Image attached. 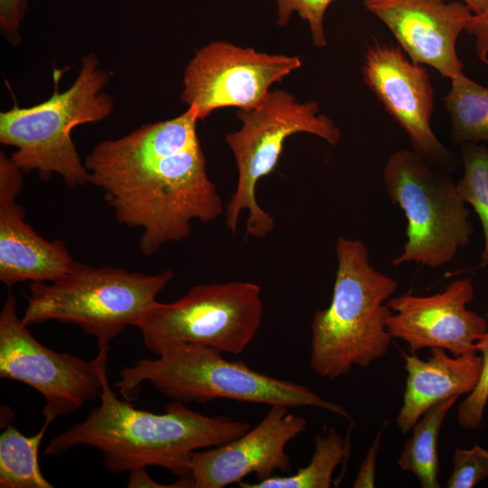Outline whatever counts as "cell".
I'll return each mask as SVG.
<instances>
[{"mask_svg":"<svg viewBox=\"0 0 488 488\" xmlns=\"http://www.w3.org/2000/svg\"><path fill=\"white\" fill-rule=\"evenodd\" d=\"M102 382L100 405L83 422L53 437L44 455L89 446L102 453L104 465L112 473L157 465L187 478L192 452L229 443L251 427L229 417L205 416L175 400L163 414L139 410L117 398L107 372Z\"/></svg>","mask_w":488,"mask_h":488,"instance_id":"obj_1","label":"cell"},{"mask_svg":"<svg viewBox=\"0 0 488 488\" xmlns=\"http://www.w3.org/2000/svg\"><path fill=\"white\" fill-rule=\"evenodd\" d=\"M337 270L330 305L316 310L311 322L310 367L329 380L353 366L369 367L384 356L392 337L387 301L398 281L378 270L360 239L343 236L335 243Z\"/></svg>","mask_w":488,"mask_h":488,"instance_id":"obj_2","label":"cell"},{"mask_svg":"<svg viewBox=\"0 0 488 488\" xmlns=\"http://www.w3.org/2000/svg\"><path fill=\"white\" fill-rule=\"evenodd\" d=\"M95 186L119 223L143 228L139 247L145 256L188 238L192 220L208 223L223 211L200 143Z\"/></svg>","mask_w":488,"mask_h":488,"instance_id":"obj_3","label":"cell"},{"mask_svg":"<svg viewBox=\"0 0 488 488\" xmlns=\"http://www.w3.org/2000/svg\"><path fill=\"white\" fill-rule=\"evenodd\" d=\"M114 383L127 401L137 399L140 385L151 383L158 391L183 403H206L218 399L241 402L313 407L345 418L348 412L307 387L277 379L230 361L222 352L200 344H183L164 351L156 359H140L124 367Z\"/></svg>","mask_w":488,"mask_h":488,"instance_id":"obj_4","label":"cell"},{"mask_svg":"<svg viewBox=\"0 0 488 488\" xmlns=\"http://www.w3.org/2000/svg\"><path fill=\"white\" fill-rule=\"evenodd\" d=\"M109 73L99 66L98 56L81 57L80 72L71 86L60 92L55 84L52 96L36 105H14L0 113V143L16 150L11 160L22 172L36 171L42 180L58 174L70 188L89 183L71 138L72 130L99 122L114 110L113 98L102 89Z\"/></svg>","mask_w":488,"mask_h":488,"instance_id":"obj_5","label":"cell"},{"mask_svg":"<svg viewBox=\"0 0 488 488\" xmlns=\"http://www.w3.org/2000/svg\"><path fill=\"white\" fill-rule=\"evenodd\" d=\"M174 272L155 275L74 261L61 278L32 282L22 320L27 326L55 320L79 325L97 338L99 351L127 326H137Z\"/></svg>","mask_w":488,"mask_h":488,"instance_id":"obj_6","label":"cell"},{"mask_svg":"<svg viewBox=\"0 0 488 488\" xmlns=\"http://www.w3.org/2000/svg\"><path fill=\"white\" fill-rule=\"evenodd\" d=\"M240 127L226 134L237 169L238 183L225 209V225L235 232L240 213L249 211L246 236L262 239L275 229L272 215L258 202L256 187L277 164L287 137L297 133L316 136L337 145L341 131L316 101L299 102L286 90L274 89L256 105L239 109Z\"/></svg>","mask_w":488,"mask_h":488,"instance_id":"obj_7","label":"cell"},{"mask_svg":"<svg viewBox=\"0 0 488 488\" xmlns=\"http://www.w3.org/2000/svg\"><path fill=\"white\" fill-rule=\"evenodd\" d=\"M389 201L407 220L401 252L391 264L441 267L469 245L470 211L449 172L434 167L412 149L392 153L383 169Z\"/></svg>","mask_w":488,"mask_h":488,"instance_id":"obj_8","label":"cell"},{"mask_svg":"<svg viewBox=\"0 0 488 488\" xmlns=\"http://www.w3.org/2000/svg\"><path fill=\"white\" fill-rule=\"evenodd\" d=\"M261 287L249 281L202 284L173 303L155 302L138 325L155 355L183 344H200L239 354L262 320Z\"/></svg>","mask_w":488,"mask_h":488,"instance_id":"obj_9","label":"cell"},{"mask_svg":"<svg viewBox=\"0 0 488 488\" xmlns=\"http://www.w3.org/2000/svg\"><path fill=\"white\" fill-rule=\"evenodd\" d=\"M11 288L0 313V377L29 385L45 399L42 414L53 422L93 401L102 390L108 352L92 361L57 352L38 342L19 318Z\"/></svg>","mask_w":488,"mask_h":488,"instance_id":"obj_10","label":"cell"},{"mask_svg":"<svg viewBox=\"0 0 488 488\" xmlns=\"http://www.w3.org/2000/svg\"><path fill=\"white\" fill-rule=\"evenodd\" d=\"M301 65L297 56L214 41L197 50L185 66L181 99L200 120L220 108H249Z\"/></svg>","mask_w":488,"mask_h":488,"instance_id":"obj_11","label":"cell"},{"mask_svg":"<svg viewBox=\"0 0 488 488\" xmlns=\"http://www.w3.org/2000/svg\"><path fill=\"white\" fill-rule=\"evenodd\" d=\"M361 73L366 86L408 135L412 150L434 167L455 171L461 157L431 127L434 89L427 68L408 60L399 45L374 41L364 54Z\"/></svg>","mask_w":488,"mask_h":488,"instance_id":"obj_12","label":"cell"},{"mask_svg":"<svg viewBox=\"0 0 488 488\" xmlns=\"http://www.w3.org/2000/svg\"><path fill=\"white\" fill-rule=\"evenodd\" d=\"M306 428L305 418L289 413L288 407L270 406L256 427L234 440L192 453V488H224L239 484L250 474L262 481L277 470L289 472L292 465L286 445Z\"/></svg>","mask_w":488,"mask_h":488,"instance_id":"obj_13","label":"cell"},{"mask_svg":"<svg viewBox=\"0 0 488 488\" xmlns=\"http://www.w3.org/2000/svg\"><path fill=\"white\" fill-rule=\"evenodd\" d=\"M470 278L451 282L442 292L430 296L402 294L387 305L392 314L388 330L392 338L406 342L412 353L440 347L459 356L477 352L475 343L488 330V321L466 305L474 299Z\"/></svg>","mask_w":488,"mask_h":488,"instance_id":"obj_14","label":"cell"},{"mask_svg":"<svg viewBox=\"0 0 488 488\" xmlns=\"http://www.w3.org/2000/svg\"><path fill=\"white\" fill-rule=\"evenodd\" d=\"M369 12L391 32L409 59L428 65L450 80L463 74L456 42L473 16L460 2L364 0Z\"/></svg>","mask_w":488,"mask_h":488,"instance_id":"obj_15","label":"cell"},{"mask_svg":"<svg viewBox=\"0 0 488 488\" xmlns=\"http://www.w3.org/2000/svg\"><path fill=\"white\" fill-rule=\"evenodd\" d=\"M196 110L188 107L178 117L145 124L123 137L97 144L86 156L89 183L120 176L197 145Z\"/></svg>","mask_w":488,"mask_h":488,"instance_id":"obj_16","label":"cell"},{"mask_svg":"<svg viewBox=\"0 0 488 488\" xmlns=\"http://www.w3.org/2000/svg\"><path fill=\"white\" fill-rule=\"evenodd\" d=\"M430 352L427 361L419 359L416 353L403 354L408 377L396 423L404 435L435 404L471 393L481 375L483 359L477 352L455 358L448 356L440 347L430 348Z\"/></svg>","mask_w":488,"mask_h":488,"instance_id":"obj_17","label":"cell"},{"mask_svg":"<svg viewBox=\"0 0 488 488\" xmlns=\"http://www.w3.org/2000/svg\"><path fill=\"white\" fill-rule=\"evenodd\" d=\"M15 202H0V280L10 289L20 282H53L74 260L64 243L48 241L24 221Z\"/></svg>","mask_w":488,"mask_h":488,"instance_id":"obj_18","label":"cell"},{"mask_svg":"<svg viewBox=\"0 0 488 488\" xmlns=\"http://www.w3.org/2000/svg\"><path fill=\"white\" fill-rule=\"evenodd\" d=\"M459 396L448 398L427 410L412 427L398 459L399 467L411 472L422 488H439L437 437L442 423Z\"/></svg>","mask_w":488,"mask_h":488,"instance_id":"obj_19","label":"cell"},{"mask_svg":"<svg viewBox=\"0 0 488 488\" xmlns=\"http://www.w3.org/2000/svg\"><path fill=\"white\" fill-rule=\"evenodd\" d=\"M444 100L454 145L488 143V87L463 73L451 80Z\"/></svg>","mask_w":488,"mask_h":488,"instance_id":"obj_20","label":"cell"},{"mask_svg":"<svg viewBox=\"0 0 488 488\" xmlns=\"http://www.w3.org/2000/svg\"><path fill=\"white\" fill-rule=\"evenodd\" d=\"M51 422L44 420L39 432L26 436L12 425L0 436L1 488H53L42 474L38 451Z\"/></svg>","mask_w":488,"mask_h":488,"instance_id":"obj_21","label":"cell"},{"mask_svg":"<svg viewBox=\"0 0 488 488\" xmlns=\"http://www.w3.org/2000/svg\"><path fill=\"white\" fill-rule=\"evenodd\" d=\"M348 452L342 436L329 427L327 433L317 435L310 463L286 476L273 475L254 483L240 482L241 488H330L333 474Z\"/></svg>","mask_w":488,"mask_h":488,"instance_id":"obj_22","label":"cell"},{"mask_svg":"<svg viewBox=\"0 0 488 488\" xmlns=\"http://www.w3.org/2000/svg\"><path fill=\"white\" fill-rule=\"evenodd\" d=\"M459 146L464 174L456 183L465 202L479 217L483 233L481 260L488 267V145L465 143Z\"/></svg>","mask_w":488,"mask_h":488,"instance_id":"obj_23","label":"cell"},{"mask_svg":"<svg viewBox=\"0 0 488 488\" xmlns=\"http://www.w3.org/2000/svg\"><path fill=\"white\" fill-rule=\"evenodd\" d=\"M475 350L482 354L481 375L475 388L460 403L457 410L458 424L465 429H477L481 427L488 402V330L475 343Z\"/></svg>","mask_w":488,"mask_h":488,"instance_id":"obj_24","label":"cell"},{"mask_svg":"<svg viewBox=\"0 0 488 488\" xmlns=\"http://www.w3.org/2000/svg\"><path fill=\"white\" fill-rule=\"evenodd\" d=\"M453 472L447 488H473L488 478V450L475 445L469 449L455 448L452 456Z\"/></svg>","mask_w":488,"mask_h":488,"instance_id":"obj_25","label":"cell"},{"mask_svg":"<svg viewBox=\"0 0 488 488\" xmlns=\"http://www.w3.org/2000/svg\"><path fill=\"white\" fill-rule=\"evenodd\" d=\"M333 0H277V23L286 25L291 15L296 13L307 22L312 41L316 47L326 45L324 14Z\"/></svg>","mask_w":488,"mask_h":488,"instance_id":"obj_26","label":"cell"},{"mask_svg":"<svg viewBox=\"0 0 488 488\" xmlns=\"http://www.w3.org/2000/svg\"><path fill=\"white\" fill-rule=\"evenodd\" d=\"M27 9V0H0V30L14 47L21 43L20 25Z\"/></svg>","mask_w":488,"mask_h":488,"instance_id":"obj_27","label":"cell"},{"mask_svg":"<svg viewBox=\"0 0 488 488\" xmlns=\"http://www.w3.org/2000/svg\"><path fill=\"white\" fill-rule=\"evenodd\" d=\"M23 181L22 171L3 151L0 152V202H15Z\"/></svg>","mask_w":488,"mask_h":488,"instance_id":"obj_28","label":"cell"},{"mask_svg":"<svg viewBox=\"0 0 488 488\" xmlns=\"http://www.w3.org/2000/svg\"><path fill=\"white\" fill-rule=\"evenodd\" d=\"M385 423L383 425V427L378 432L371 446L369 448L367 455L360 466V469L352 484L353 488L375 487L376 460Z\"/></svg>","mask_w":488,"mask_h":488,"instance_id":"obj_29","label":"cell"},{"mask_svg":"<svg viewBox=\"0 0 488 488\" xmlns=\"http://www.w3.org/2000/svg\"><path fill=\"white\" fill-rule=\"evenodd\" d=\"M465 32L474 38L478 58L488 65V7L480 14H473Z\"/></svg>","mask_w":488,"mask_h":488,"instance_id":"obj_30","label":"cell"},{"mask_svg":"<svg viewBox=\"0 0 488 488\" xmlns=\"http://www.w3.org/2000/svg\"><path fill=\"white\" fill-rule=\"evenodd\" d=\"M127 487L136 488V487H152V488H192V480L191 477L187 478H179L174 483L170 485H164L155 482L145 471V467L138 468L131 471L129 479L127 482Z\"/></svg>","mask_w":488,"mask_h":488,"instance_id":"obj_31","label":"cell"},{"mask_svg":"<svg viewBox=\"0 0 488 488\" xmlns=\"http://www.w3.org/2000/svg\"><path fill=\"white\" fill-rule=\"evenodd\" d=\"M448 1V0H444ZM474 14L483 12L488 7V0H463Z\"/></svg>","mask_w":488,"mask_h":488,"instance_id":"obj_32","label":"cell"}]
</instances>
